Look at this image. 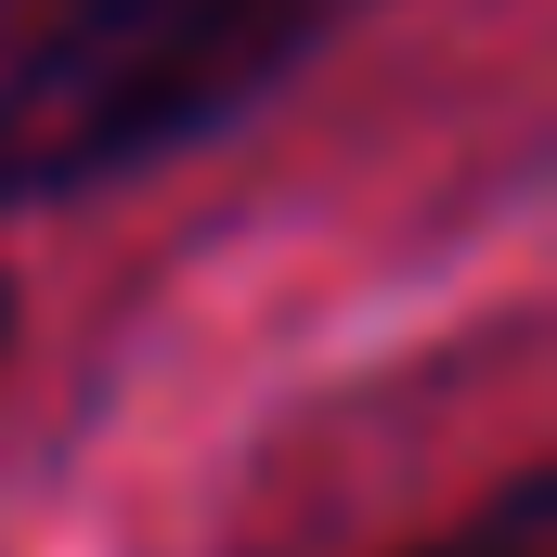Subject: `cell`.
<instances>
[{
  "label": "cell",
  "instance_id": "2",
  "mask_svg": "<svg viewBox=\"0 0 557 557\" xmlns=\"http://www.w3.org/2000/svg\"><path fill=\"white\" fill-rule=\"evenodd\" d=\"M403 557H557V467H506L454 532H428Z\"/></svg>",
  "mask_w": 557,
  "mask_h": 557
},
{
  "label": "cell",
  "instance_id": "4",
  "mask_svg": "<svg viewBox=\"0 0 557 557\" xmlns=\"http://www.w3.org/2000/svg\"><path fill=\"white\" fill-rule=\"evenodd\" d=\"M0 13H13V0H0Z\"/></svg>",
  "mask_w": 557,
  "mask_h": 557
},
{
  "label": "cell",
  "instance_id": "1",
  "mask_svg": "<svg viewBox=\"0 0 557 557\" xmlns=\"http://www.w3.org/2000/svg\"><path fill=\"white\" fill-rule=\"evenodd\" d=\"M363 13L376 0H39L0 39V221L221 156Z\"/></svg>",
  "mask_w": 557,
  "mask_h": 557
},
{
  "label": "cell",
  "instance_id": "3",
  "mask_svg": "<svg viewBox=\"0 0 557 557\" xmlns=\"http://www.w3.org/2000/svg\"><path fill=\"white\" fill-rule=\"evenodd\" d=\"M13 350H26V285L0 273V376H13Z\"/></svg>",
  "mask_w": 557,
  "mask_h": 557
}]
</instances>
